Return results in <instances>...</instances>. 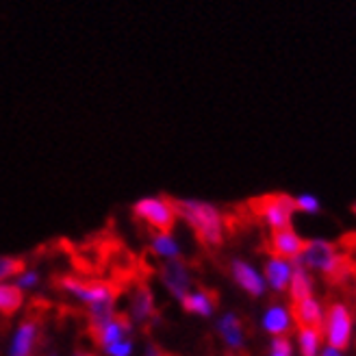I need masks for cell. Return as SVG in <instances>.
Masks as SVG:
<instances>
[{
    "instance_id": "cell-27",
    "label": "cell",
    "mask_w": 356,
    "mask_h": 356,
    "mask_svg": "<svg viewBox=\"0 0 356 356\" xmlns=\"http://www.w3.org/2000/svg\"><path fill=\"white\" fill-rule=\"evenodd\" d=\"M352 211H354V213H356V202H354V204H352Z\"/></svg>"
},
{
    "instance_id": "cell-23",
    "label": "cell",
    "mask_w": 356,
    "mask_h": 356,
    "mask_svg": "<svg viewBox=\"0 0 356 356\" xmlns=\"http://www.w3.org/2000/svg\"><path fill=\"white\" fill-rule=\"evenodd\" d=\"M33 284H38V272H22L17 276V287L20 289H31Z\"/></svg>"
},
{
    "instance_id": "cell-2",
    "label": "cell",
    "mask_w": 356,
    "mask_h": 356,
    "mask_svg": "<svg viewBox=\"0 0 356 356\" xmlns=\"http://www.w3.org/2000/svg\"><path fill=\"white\" fill-rule=\"evenodd\" d=\"M248 207H250V213L257 220L267 224L272 230L291 228L293 213L298 211L296 198L287 193H265L261 198L250 200Z\"/></svg>"
},
{
    "instance_id": "cell-4",
    "label": "cell",
    "mask_w": 356,
    "mask_h": 356,
    "mask_svg": "<svg viewBox=\"0 0 356 356\" xmlns=\"http://www.w3.org/2000/svg\"><path fill=\"white\" fill-rule=\"evenodd\" d=\"M352 319L354 313L348 309L343 300H330L328 311H326V322H324V334L334 350H343L350 343L352 334Z\"/></svg>"
},
{
    "instance_id": "cell-20",
    "label": "cell",
    "mask_w": 356,
    "mask_h": 356,
    "mask_svg": "<svg viewBox=\"0 0 356 356\" xmlns=\"http://www.w3.org/2000/svg\"><path fill=\"white\" fill-rule=\"evenodd\" d=\"M296 207H298V211H305V213H317L319 200L311 193H305V195H298L296 198Z\"/></svg>"
},
{
    "instance_id": "cell-9",
    "label": "cell",
    "mask_w": 356,
    "mask_h": 356,
    "mask_svg": "<svg viewBox=\"0 0 356 356\" xmlns=\"http://www.w3.org/2000/svg\"><path fill=\"white\" fill-rule=\"evenodd\" d=\"M131 313L135 317V322L139 324H146L150 317H154V298L146 282H139L135 287V293L131 300Z\"/></svg>"
},
{
    "instance_id": "cell-7",
    "label": "cell",
    "mask_w": 356,
    "mask_h": 356,
    "mask_svg": "<svg viewBox=\"0 0 356 356\" xmlns=\"http://www.w3.org/2000/svg\"><path fill=\"white\" fill-rule=\"evenodd\" d=\"M161 280L178 300H183L189 293V272L178 259H170L161 265Z\"/></svg>"
},
{
    "instance_id": "cell-26",
    "label": "cell",
    "mask_w": 356,
    "mask_h": 356,
    "mask_svg": "<svg viewBox=\"0 0 356 356\" xmlns=\"http://www.w3.org/2000/svg\"><path fill=\"white\" fill-rule=\"evenodd\" d=\"M72 356H94V354H89V352H85V350H76Z\"/></svg>"
},
{
    "instance_id": "cell-8",
    "label": "cell",
    "mask_w": 356,
    "mask_h": 356,
    "mask_svg": "<svg viewBox=\"0 0 356 356\" xmlns=\"http://www.w3.org/2000/svg\"><path fill=\"white\" fill-rule=\"evenodd\" d=\"M38 332H40V317L35 311H31V317L15 334L9 356H31L35 350V343H38Z\"/></svg>"
},
{
    "instance_id": "cell-12",
    "label": "cell",
    "mask_w": 356,
    "mask_h": 356,
    "mask_svg": "<svg viewBox=\"0 0 356 356\" xmlns=\"http://www.w3.org/2000/svg\"><path fill=\"white\" fill-rule=\"evenodd\" d=\"M313 296V280L307 272V267L298 259L291 267V300H302Z\"/></svg>"
},
{
    "instance_id": "cell-28",
    "label": "cell",
    "mask_w": 356,
    "mask_h": 356,
    "mask_svg": "<svg viewBox=\"0 0 356 356\" xmlns=\"http://www.w3.org/2000/svg\"><path fill=\"white\" fill-rule=\"evenodd\" d=\"M226 356H235V354H226Z\"/></svg>"
},
{
    "instance_id": "cell-3",
    "label": "cell",
    "mask_w": 356,
    "mask_h": 356,
    "mask_svg": "<svg viewBox=\"0 0 356 356\" xmlns=\"http://www.w3.org/2000/svg\"><path fill=\"white\" fill-rule=\"evenodd\" d=\"M133 216L148 224L154 233H172L178 213L172 198H165V195H148V198H141L133 204Z\"/></svg>"
},
{
    "instance_id": "cell-10",
    "label": "cell",
    "mask_w": 356,
    "mask_h": 356,
    "mask_svg": "<svg viewBox=\"0 0 356 356\" xmlns=\"http://www.w3.org/2000/svg\"><path fill=\"white\" fill-rule=\"evenodd\" d=\"M218 300H220V298H218V293L213 291V289H202V291H198V293H187L181 302H183L185 311L209 317L213 311H216Z\"/></svg>"
},
{
    "instance_id": "cell-11",
    "label": "cell",
    "mask_w": 356,
    "mask_h": 356,
    "mask_svg": "<svg viewBox=\"0 0 356 356\" xmlns=\"http://www.w3.org/2000/svg\"><path fill=\"white\" fill-rule=\"evenodd\" d=\"M230 270H233L235 280H237L250 296H261V293L265 291L263 278H261L248 263H243V261H233V265H230Z\"/></svg>"
},
{
    "instance_id": "cell-25",
    "label": "cell",
    "mask_w": 356,
    "mask_h": 356,
    "mask_svg": "<svg viewBox=\"0 0 356 356\" xmlns=\"http://www.w3.org/2000/svg\"><path fill=\"white\" fill-rule=\"evenodd\" d=\"M324 356H341V354H339V352H337L334 348H328V350L324 352Z\"/></svg>"
},
{
    "instance_id": "cell-6",
    "label": "cell",
    "mask_w": 356,
    "mask_h": 356,
    "mask_svg": "<svg viewBox=\"0 0 356 356\" xmlns=\"http://www.w3.org/2000/svg\"><path fill=\"white\" fill-rule=\"evenodd\" d=\"M291 317L298 324V328H311L324 337V317L322 309H319L317 300L311 298H302V300H291Z\"/></svg>"
},
{
    "instance_id": "cell-21",
    "label": "cell",
    "mask_w": 356,
    "mask_h": 356,
    "mask_svg": "<svg viewBox=\"0 0 356 356\" xmlns=\"http://www.w3.org/2000/svg\"><path fill=\"white\" fill-rule=\"evenodd\" d=\"M131 350H133V343L129 339H120V341L104 348V352L109 356H131Z\"/></svg>"
},
{
    "instance_id": "cell-15",
    "label": "cell",
    "mask_w": 356,
    "mask_h": 356,
    "mask_svg": "<svg viewBox=\"0 0 356 356\" xmlns=\"http://www.w3.org/2000/svg\"><path fill=\"white\" fill-rule=\"evenodd\" d=\"M22 289L15 284H0V313L11 317L22 307Z\"/></svg>"
},
{
    "instance_id": "cell-13",
    "label": "cell",
    "mask_w": 356,
    "mask_h": 356,
    "mask_svg": "<svg viewBox=\"0 0 356 356\" xmlns=\"http://www.w3.org/2000/svg\"><path fill=\"white\" fill-rule=\"evenodd\" d=\"M265 272H267V280L272 282V287L276 291H284L289 284L291 278V267L284 259H272L270 263L265 265Z\"/></svg>"
},
{
    "instance_id": "cell-19",
    "label": "cell",
    "mask_w": 356,
    "mask_h": 356,
    "mask_svg": "<svg viewBox=\"0 0 356 356\" xmlns=\"http://www.w3.org/2000/svg\"><path fill=\"white\" fill-rule=\"evenodd\" d=\"M24 272V261L17 257H3L0 259V280L9 276H20Z\"/></svg>"
},
{
    "instance_id": "cell-17",
    "label": "cell",
    "mask_w": 356,
    "mask_h": 356,
    "mask_svg": "<svg viewBox=\"0 0 356 356\" xmlns=\"http://www.w3.org/2000/svg\"><path fill=\"white\" fill-rule=\"evenodd\" d=\"M152 252L165 259H178V243L174 241L172 233H154L152 237Z\"/></svg>"
},
{
    "instance_id": "cell-14",
    "label": "cell",
    "mask_w": 356,
    "mask_h": 356,
    "mask_svg": "<svg viewBox=\"0 0 356 356\" xmlns=\"http://www.w3.org/2000/svg\"><path fill=\"white\" fill-rule=\"evenodd\" d=\"M220 332L224 337V341L230 346V348H235L239 352H243V334H241V324H239V319L237 315L233 313H228L220 319Z\"/></svg>"
},
{
    "instance_id": "cell-1",
    "label": "cell",
    "mask_w": 356,
    "mask_h": 356,
    "mask_svg": "<svg viewBox=\"0 0 356 356\" xmlns=\"http://www.w3.org/2000/svg\"><path fill=\"white\" fill-rule=\"evenodd\" d=\"M178 218H183L191 228L198 241L204 248H220L226 233V218L222 211L204 200H193V198H181L174 200Z\"/></svg>"
},
{
    "instance_id": "cell-29",
    "label": "cell",
    "mask_w": 356,
    "mask_h": 356,
    "mask_svg": "<svg viewBox=\"0 0 356 356\" xmlns=\"http://www.w3.org/2000/svg\"><path fill=\"white\" fill-rule=\"evenodd\" d=\"M163 356H172V354H163Z\"/></svg>"
},
{
    "instance_id": "cell-22",
    "label": "cell",
    "mask_w": 356,
    "mask_h": 356,
    "mask_svg": "<svg viewBox=\"0 0 356 356\" xmlns=\"http://www.w3.org/2000/svg\"><path fill=\"white\" fill-rule=\"evenodd\" d=\"M272 356H291V343L287 337H276L272 343Z\"/></svg>"
},
{
    "instance_id": "cell-24",
    "label": "cell",
    "mask_w": 356,
    "mask_h": 356,
    "mask_svg": "<svg viewBox=\"0 0 356 356\" xmlns=\"http://www.w3.org/2000/svg\"><path fill=\"white\" fill-rule=\"evenodd\" d=\"M146 356H163V352L159 350L154 343H148V350H146Z\"/></svg>"
},
{
    "instance_id": "cell-18",
    "label": "cell",
    "mask_w": 356,
    "mask_h": 356,
    "mask_svg": "<svg viewBox=\"0 0 356 356\" xmlns=\"http://www.w3.org/2000/svg\"><path fill=\"white\" fill-rule=\"evenodd\" d=\"M319 339H322V334L311 330V328H300V350H302V356H315L317 354V348H319Z\"/></svg>"
},
{
    "instance_id": "cell-16",
    "label": "cell",
    "mask_w": 356,
    "mask_h": 356,
    "mask_svg": "<svg viewBox=\"0 0 356 356\" xmlns=\"http://www.w3.org/2000/svg\"><path fill=\"white\" fill-rule=\"evenodd\" d=\"M263 326L270 330L272 334H278V337H287L289 332V315L284 309L280 307H274L265 313L263 317Z\"/></svg>"
},
{
    "instance_id": "cell-5",
    "label": "cell",
    "mask_w": 356,
    "mask_h": 356,
    "mask_svg": "<svg viewBox=\"0 0 356 356\" xmlns=\"http://www.w3.org/2000/svg\"><path fill=\"white\" fill-rule=\"evenodd\" d=\"M302 248H305V241L291 228L272 230V235L265 241V250L272 254V259H298Z\"/></svg>"
}]
</instances>
